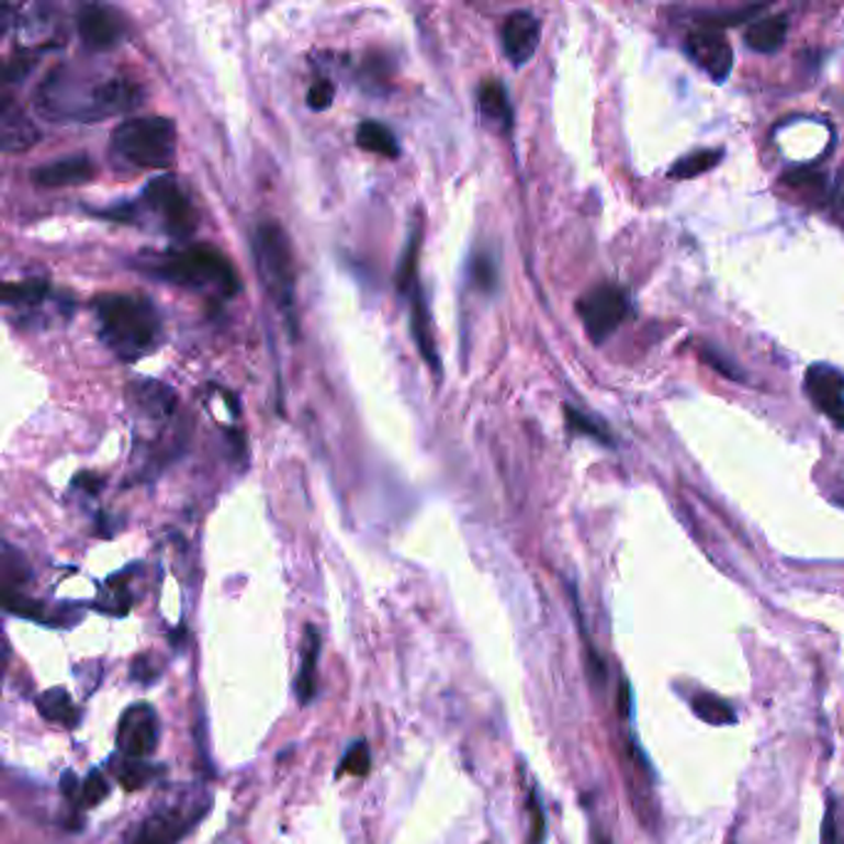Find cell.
Segmentation results:
<instances>
[{"label": "cell", "instance_id": "6da1fadb", "mask_svg": "<svg viewBox=\"0 0 844 844\" xmlns=\"http://www.w3.org/2000/svg\"><path fill=\"white\" fill-rule=\"evenodd\" d=\"M142 102L137 80L77 63L53 67L35 92V110L50 122H102L130 114Z\"/></svg>", "mask_w": 844, "mask_h": 844}, {"label": "cell", "instance_id": "7a4b0ae2", "mask_svg": "<svg viewBox=\"0 0 844 844\" xmlns=\"http://www.w3.org/2000/svg\"><path fill=\"white\" fill-rule=\"evenodd\" d=\"M92 310L97 335L120 362H139L161 347V313L147 295L106 293L94 300Z\"/></svg>", "mask_w": 844, "mask_h": 844}, {"label": "cell", "instance_id": "3957f363", "mask_svg": "<svg viewBox=\"0 0 844 844\" xmlns=\"http://www.w3.org/2000/svg\"><path fill=\"white\" fill-rule=\"evenodd\" d=\"M137 268L154 280L193 290V293L230 297L240 290V280L230 260L218 248L203 244L167 250V254L142 256Z\"/></svg>", "mask_w": 844, "mask_h": 844}, {"label": "cell", "instance_id": "277c9868", "mask_svg": "<svg viewBox=\"0 0 844 844\" xmlns=\"http://www.w3.org/2000/svg\"><path fill=\"white\" fill-rule=\"evenodd\" d=\"M100 216L122 223H151L154 228L167 233L171 238H189L196 230V209L183 191L181 183L173 177L151 179L142 189L139 199L124 206H114L110 211H100Z\"/></svg>", "mask_w": 844, "mask_h": 844}, {"label": "cell", "instance_id": "5b68a950", "mask_svg": "<svg viewBox=\"0 0 844 844\" xmlns=\"http://www.w3.org/2000/svg\"><path fill=\"white\" fill-rule=\"evenodd\" d=\"M110 157L122 171L167 169L177 157V127L167 116H134L112 132Z\"/></svg>", "mask_w": 844, "mask_h": 844}, {"label": "cell", "instance_id": "8992f818", "mask_svg": "<svg viewBox=\"0 0 844 844\" xmlns=\"http://www.w3.org/2000/svg\"><path fill=\"white\" fill-rule=\"evenodd\" d=\"M213 798L203 785H187L142 820L127 844H179L211 812Z\"/></svg>", "mask_w": 844, "mask_h": 844}, {"label": "cell", "instance_id": "52a82bcc", "mask_svg": "<svg viewBox=\"0 0 844 844\" xmlns=\"http://www.w3.org/2000/svg\"><path fill=\"white\" fill-rule=\"evenodd\" d=\"M254 258L260 283L283 310L288 319L295 313V258L288 233L273 221L260 223L254 233Z\"/></svg>", "mask_w": 844, "mask_h": 844}, {"label": "cell", "instance_id": "ba28073f", "mask_svg": "<svg viewBox=\"0 0 844 844\" xmlns=\"http://www.w3.org/2000/svg\"><path fill=\"white\" fill-rule=\"evenodd\" d=\"M577 310L587 335L595 339V342H601V339H607L627 319L629 297L622 288L599 285L579 300Z\"/></svg>", "mask_w": 844, "mask_h": 844}, {"label": "cell", "instance_id": "9c48e42d", "mask_svg": "<svg viewBox=\"0 0 844 844\" xmlns=\"http://www.w3.org/2000/svg\"><path fill=\"white\" fill-rule=\"evenodd\" d=\"M159 716L149 704H132L124 708L116 725V751L124 758L147 761L159 743Z\"/></svg>", "mask_w": 844, "mask_h": 844}, {"label": "cell", "instance_id": "30bf717a", "mask_svg": "<svg viewBox=\"0 0 844 844\" xmlns=\"http://www.w3.org/2000/svg\"><path fill=\"white\" fill-rule=\"evenodd\" d=\"M77 33L90 53H110L124 43L130 21L112 5H82L77 13Z\"/></svg>", "mask_w": 844, "mask_h": 844}, {"label": "cell", "instance_id": "8fae6325", "mask_svg": "<svg viewBox=\"0 0 844 844\" xmlns=\"http://www.w3.org/2000/svg\"><path fill=\"white\" fill-rule=\"evenodd\" d=\"M686 53L691 60L713 77L716 82L729 80L733 70V47L718 31H696L688 35Z\"/></svg>", "mask_w": 844, "mask_h": 844}, {"label": "cell", "instance_id": "7c38bea8", "mask_svg": "<svg viewBox=\"0 0 844 844\" xmlns=\"http://www.w3.org/2000/svg\"><path fill=\"white\" fill-rule=\"evenodd\" d=\"M804 392L834 426L844 429V374L828 364H814L804 374Z\"/></svg>", "mask_w": 844, "mask_h": 844}, {"label": "cell", "instance_id": "4fadbf2b", "mask_svg": "<svg viewBox=\"0 0 844 844\" xmlns=\"http://www.w3.org/2000/svg\"><path fill=\"white\" fill-rule=\"evenodd\" d=\"M500 43L513 67L526 65L540 45V21L528 11L510 13L500 27Z\"/></svg>", "mask_w": 844, "mask_h": 844}, {"label": "cell", "instance_id": "5bb4252c", "mask_svg": "<svg viewBox=\"0 0 844 844\" xmlns=\"http://www.w3.org/2000/svg\"><path fill=\"white\" fill-rule=\"evenodd\" d=\"M94 177V164L87 154H70V157H60L43 164V167L33 169L35 183L47 189H65V187H80Z\"/></svg>", "mask_w": 844, "mask_h": 844}, {"label": "cell", "instance_id": "9a60e30c", "mask_svg": "<svg viewBox=\"0 0 844 844\" xmlns=\"http://www.w3.org/2000/svg\"><path fill=\"white\" fill-rule=\"evenodd\" d=\"M37 139H41V130L35 127L33 120H27L11 100H3V106H0V144H3V151H25L37 144Z\"/></svg>", "mask_w": 844, "mask_h": 844}, {"label": "cell", "instance_id": "2e32d148", "mask_svg": "<svg viewBox=\"0 0 844 844\" xmlns=\"http://www.w3.org/2000/svg\"><path fill=\"white\" fill-rule=\"evenodd\" d=\"M319 652H323L319 632L313 624H307L305 632H303V644H300V672L295 676V694L303 706L313 701L315 691H317Z\"/></svg>", "mask_w": 844, "mask_h": 844}, {"label": "cell", "instance_id": "e0dca14e", "mask_svg": "<svg viewBox=\"0 0 844 844\" xmlns=\"http://www.w3.org/2000/svg\"><path fill=\"white\" fill-rule=\"evenodd\" d=\"M130 402L139 414L149 416V419H159V416H169L173 412L177 394L157 380H139L130 386Z\"/></svg>", "mask_w": 844, "mask_h": 844}, {"label": "cell", "instance_id": "ac0fdd59", "mask_svg": "<svg viewBox=\"0 0 844 844\" xmlns=\"http://www.w3.org/2000/svg\"><path fill=\"white\" fill-rule=\"evenodd\" d=\"M479 112L488 127L496 132H510L513 106L506 87L498 80H486L479 87Z\"/></svg>", "mask_w": 844, "mask_h": 844}, {"label": "cell", "instance_id": "d6986e66", "mask_svg": "<svg viewBox=\"0 0 844 844\" xmlns=\"http://www.w3.org/2000/svg\"><path fill=\"white\" fill-rule=\"evenodd\" d=\"M409 300H412V329H414V342L416 347H419L421 357L429 362V367L434 372H439V352H436V339H434V327H431V313H429V305H426L424 300V293L421 288L416 285L412 293H409Z\"/></svg>", "mask_w": 844, "mask_h": 844}, {"label": "cell", "instance_id": "ffe728a7", "mask_svg": "<svg viewBox=\"0 0 844 844\" xmlns=\"http://www.w3.org/2000/svg\"><path fill=\"white\" fill-rule=\"evenodd\" d=\"M785 37H788V18L785 15H768L755 18L745 31V43L755 53H775L780 50Z\"/></svg>", "mask_w": 844, "mask_h": 844}, {"label": "cell", "instance_id": "44dd1931", "mask_svg": "<svg viewBox=\"0 0 844 844\" xmlns=\"http://www.w3.org/2000/svg\"><path fill=\"white\" fill-rule=\"evenodd\" d=\"M35 704H37V711H41L45 721L63 723V725H67V729H72V725H77V721H80V711H77L72 696L60 686L47 688V691L37 696Z\"/></svg>", "mask_w": 844, "mask_h": 844}, {"label": "cell", "instance_id": "7402d4cb", "mask_svg": "<svg viewBox=\"0 0 844 844\" xmlns=\"http://www.w3.org/2000/svg\"><path fill=\"white\" fill-rule=\"evenodd\" d=\"M357 147H362L370 154H380V157L386 159L400 157V142H396L392 130L374 120H364L357 127Z\"/></svg>", "mask_w": 844, "mask_h": 844}, {"label": "cell", "instance_id": "603a6c76", "mask_svg": "<svg viewBox=\"0 0 844 844\" xmlns=\"http://www.w3.org/2000/svg\"><path fill=\"white\" fill-rule=\"evenodd\" d=\"M112 770L116 775V780L122 783L124 790L147 788L149 783L157 780L164 773V768H159V765H151L139 758H124V755L116 763H112Z\"/></svg>", "mask_w": 844, "mask_h": 844}, {"label": "cell", "instance_id": "cb8c5ba5", "mask_svg": "<svg viewBox=\"0 0 844 844\" xmlns=\"http://www.w3.org/2000/svg\"><path fill=\"white\" fill-rule=\"evenodd\" d=\"M419 246H421V230L416 228L412 230L409 240H406L400 268H396V288H400L404 295H409L412 290L419 285V280H416V268H419Z\"/></svg>", "mask_w": 844, "mask_h": 844}, {"label": "cell", "instance_id": "d4e9b609", "mask_svg": "<svg viewBox=\"0 0 844 844\" xmlns=\"http://www.w3.org/2000/svg\"><path fill=\"white\" fill-rule=\"evenodd\" d=\"M694 713L698 718H704L706 723L711 725H731L735 723V713L733 708L723 701V698H718L713 694H698L694 696Z\"/></svg>", "mask_w": 844, "mask_h": 844}, {"label": "cell", "instance_id": "484cf974", "mask_svg": "<svg viewBox=\"0 0 844 844\" xmlns=\"http://www.w3.org/2000/svg\"><path fill=\"white\" fill-rule=\"evenodd\" d=\"M723 151L718 149H706V151H696V154H688V157L678 159L672 171H668V177L672 179H694L698 177V173H704L708 169H713L718 161H721Z\"/></svg>", "mask_w": 844, "mask_h": 844}, {"label": "cell", "instance_id": "4316f807", "mask_svg": "<svg viewBox=\"0 0 844 844\" xmlns=\"http://www.w3.org/2000/svg\"><path fill=\"white\" fill-rule=\"evenodd\" d=\"M50 295V290L43 280H23V283L5 285V303L8 305H41Z\"/></svg>", "mask_w": 844, "mask_h": 844}, {"label": "cell", "instance_id": "83f0119b", "mask_svg": "<svg viewBox=\"0 0 844 844\" xmlns=\"http://www.w3.org/2000/svg\"><path fill=\"white\" fill-rule=\"evenodd\" d=\"M565 416H567V424H570V429H572V431L585 434V436H589V439H595V441H599V443H607V446H612V443H615L612 434H609L607 426L601 424V421H597L595 416L582 414V412H577V409H572V406H565Z\"/></svg>", "mask_w": 844, "mask_h": 844}, {"label": "cell", "instance_id": "f1b7e54d", "mask_svg": "<svg viewBox=\"0 0 844 844\" xmlns=\"http://www.w3.org/2000/svg\"><path fill=\"white\" fill-rule=\"evenodd\" d=\"M112 785L106 780V775L102 770H92L80 785V792H77V800H80L85 808H94V804L104 802L110 798Z\"/></svg>", "mask_w": 844, "mask_h": 844}, {"label": "cell", "instance_id": "f546056e", "mask_svg": "<svg viewBox=\"0 0 844 844\" xmlns=\"http://www.w3.org/2000/svg\"><path fill=\"white\" fill-rule=\"evenodd\" d=\"M372 768V755H370V749H367L364 741H357L352 743V749H349L345 753L342 758V765H339V775H357V778H364L367 773H370Z\"/></svg>", "mask_w": 844, "mask_h": 844}, {"label": "cell", "instance_id": "4dcf8cb0", "mask_svg": "<svg viewBox=\"0 0 844 844\" xmlns=\"http://www.w3.org/2000/svg\"><path fill=\"white\" fill-rule=\"evenodd\" d=\"M471 278H473V285L483 290V293H493L498 285V268L493 263V258L483 254L475 256L471 260Z\"/></svg>", "mask_w": 844, "mask_h": 844}, {"label": "cell", "instance_id": "1f68e13d", "mask_svg": "<svg viewBox=\"0 0 844 844\" xmlns=\"http://www.w3.org/2000/svg\"><path fill=\"white\" fill-rule=\"evenodd\" d=\"M333 100H335V85L333 82L317 80L313 87H310V92H307L310 110L325 112V110H329V106H333Z\"/></svg>", "mask_w": 844, "mask_h": 844}, {"label": "cell", "instance_id": "d6a6232c", "mask_svg": "<svg viewBox=\"0 0 844 844\" xmlns=\"http://www.w3.org/2000/svg\"><path fill=\"white\" fill-rule=\"evenodd\" d=\"M701 359H704L708 367H713L716 372H721L723 376H729V380H743L741 372L735 370V367L729 362V359H723V355H716V352H711V349H704Z\"/></svg>", "mask_w": 844, "mask_h": 844}, {"label": "cell", "instance_id": "836d02e7", "mask_svg": "<svg viewBox=\"0 0 844 844\" xmlns=\"http://www.w3.org/2000/svg\"><path fill=\"white\" fill-rule=\"evenodd\" d=\"M159 672H161V666H157V662H151L149 654L147 656H139L137 662L132 664V678H139L142 684L154 682V678L159 676Z\"/></svg>", "mask_w": 844, "mask_h": 844}, {"label": "cell", "instance_id": "e575fe53", "mask_svg": "<svg viewBox=\"0 0 844 844\" xmlns=\"http://www.w3.org/2000/svg\"><path fill=\"white\" fill-rule=\"evenodd\" d=\"M822 844H840V830L837 822H834V804H828V812H824V822H822Z\"/></svg>", "mask_w": 844, "mask_h": 844}, {"label": "cell", "instance_id": "d590c367", "mask_svg": "<svg viewBox=\"0 0 844 844\" xmlns=\"http://www.w3.org/2000/svg\"><path fill=\"white\" fill-rule=\"evenodd\" d=\"M530 810H532V844H540L542 834H545V818H542V810L536 795L530 798Z\"/></svg>", "mask_w": 844, "mask_h": 844}, {"label": "cell", "instance_id": "8d00e7d4", "mask_svg": "<svg viewBox=\"0 0 844 844\" xmlns=\"http://www.w3.org/2000/svg\"><path fill=\"white\" fill-rule=\"evenodd\" d=\"M832 203H834V213H837V218L844 221V173L837 183V191H834Z\"/></svg>", "mask_w": 844, "mask_h": 844}]
</instances>
